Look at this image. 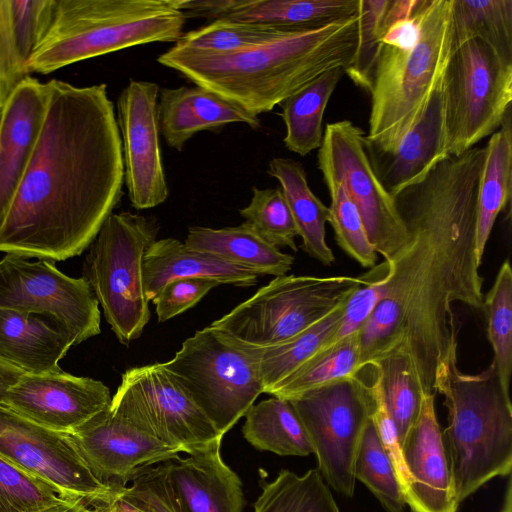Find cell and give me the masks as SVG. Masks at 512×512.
Instances as JSON below:
<instances>
[{"label": "cell", "instance_id": "1", "mask_svg": "<svg viewBox=\"0 0 512 512\" xmlns=\"http://www.w3.org/2000/svg\"><path fill=\"white\" fill-rule=\"evenodd\" d=\"M485 147L447 156L394 196L405 247L378 266L382 298L358 330L361 366L404 355L423 394L435 395L439 365L457 350L453 303L483 308L476 205Z\"/></svg>", "mask_w": 512, "mask_h": 512}, {"label": "cell", "instance_id": "2", "mask_svg": "<svg viewBox=\"0 0 512 512\" xmlns=\"http://www.w3.org/2000/svg\"><path fill=\"white\" fill-rule=\"evenodd\" d=\"M39 137L7 214L0 251L63 261L80 255L123 195L122 142L107 85L46 82Z\"/></svg>", "mask_w": 512, "mask_h": 512}, {"label": "cell", "instance_id": "3", "mask_svg": "<svg viewBox=\"0 0 512 512\" xmlns=\"http://www.w3.org/2000/svg\"><path fill=\"white\" fill-rule=\"evenodd\" d=\"M357 38L356 15L319 26L289 28L270 41L232 54H198L171 47L157 61L259 116L323 73L348 67Z\"/></svg>", "mask_w": 512, "mask_h": 512}, {"label": "cell", "instance_id": "4", "mask_svg": "<svg viewBox=\"0 0 512 512\" xmlns=\"http://www.w3.org/2000/svg\"><path fill=\"white\" fill-rule=\"evenodd\" d=\"M434 389L447 408L442 436L460 504L492 478L511 473V398L493 363L478 374L463 373L457 350L439 365Z\"/></svg>", "mask_w": 512, "mask_h": 512}, {"label": "cell", "instance_id": "5", "mask_svg": "<svg viewBox=\"0 0 512 512\" xmlns=\"http://www.w3.org/2000/svg\"><path fill=\"white\" fill-rule=\"evenodd\" d=\"M186 21L176 0H54L49 25L30 56V72L154 42H174Z\"/></svg>", "mask_w": 512, "mask_h": 512}, {"label": "cell", "instance_id": "6", "mask_svg": "<svg viewBox=\"0 0 512 512\" xmlns=\"http://www.w3.org/2000/svg\"><path fill=\"white\" fill-rule=\"evenodd\" d=\"M419 29L407 46L382 44L365 148L392 149L424 112L452 53V0H422Z\"/></svg>", "mask_w": 512, "mask_h": 512}, {"label": "cell", "instance_id": "7", "mask_svg": "<svg viewBox=\"0 0 512 512\" xmlns=\"http://www.w3.org/2000/svg\"><path fill=\"white\" fill-rule=\"evenodd\" d=\"M362 284L364 276H278L210 326L234 345L271 347L325 317Z\"/></svg>", "mask_w": 512, "mask_h": 512}, {"label": "cell", "instance_id": "8", "mask_svg": "<svg viewBox=\"0 0 512 512\" xmlns=\"http://www.w3.org/2000/svg\"><path fill=\"white\" fill-rule=\"evenodd\" d=\"M155 218L129 211L112 213L91 243L84 265L104 316L120 343L139 338L150 320L143 285V257L156 240Z\"/></svg>", "mask_w": 512, "mask_h": 512}, {"label": "cell", "instance_id": "9", "mask_svg": "<svg viewBox=\"0 0 512 512\" xmlns=\"http://www.w3.org/2000/svg\"><path fill=\"white\" fill-rule=\"evenodd\" d=\"M162 364L222 436L264 393L256 351L226 341L211 326Z\"/></svg>", "mask_w": 512, "mask_h": 512}, {"label": "cell", "instance_id": "10", "mask_svg": "<svg viewBox=\"0 0 512 512\" xmlns=\"http://www.w3.org/2000/svg\"><path fill=\"white\" fill-rule=\"evenodd\" d=\"M441 90L446 154L458 156L502 125L511 109L512 63L471 39L452 51Z\"/></svg>", "mask_w": 512, "mask_h": 512}, {"label": "cell", "instance_id": "11", "mask_svg": "<svg viewBox=\"0 0 512 512\" xmlns=\"http://www.w3.org/2000/svg\"><path fill=\"white\" fill-rule=\"evenodd\" d=\"M297 413L326 482L352 497L354 461L372 400L360 372L289 399Z\"/></svg>", "mask_w": 512, "mask_h": 512}, {"label": "cell", "instance_id": "12", "mask_svg": "<svg viewBox=\"0 0 512 512\" xmlns=\"http://www.w3.org/2000/svg\"><path fill=\"white\" fill-rule=\"evenodd\" d=\"M109 409L181 453L207 448L223 438L162 363L126 370Z\"/></svg>", "mask_w": 512, "mask_h": 512}, {"label": "cell", "instance_id": "13", "mask_svg": "<svg viewBox=\"0 0 512 512\" xmlns=\"http://www.w3.org/2000/svg\"><path fill=\"white\" fill-rule=\"evenodd\" d=\"M364 136L365 132L349 120L327 124L318 148V168L342 180L370 243L388 261L405 247L409 236L394 197L371 165Z\"/></svg>", "mask_w": 512, "mask_h": 512}, {"label": "cell", "instance_id": "14", "mask_svg": "<svg viewBox=\"0 0 512 512\" xmlns=\"http://www.w3.org/2000/svg\"><path fill=\"white\" fill-rule=\"evenodd\" d=\"M0 308L58 321L74 346L101 331L99 303L87 280L65 275L49 260L16 254L0 259Z\"/></svg>", "mask_w": 512, "mask_h": 512}, {"label": "cell", "instance_id": "15", "mask_svg": "<svg viewBox=\"0 0 512 512\" xmlns=\"http://www.w3.org/2000/svg\"><path fill=\"white\" fill-rule=\"evenodd\" d=\"M0 457L51 484L64 498L88 506L112 502L124 486L99 480L67 434L46 429L0 404Z\"/></svg>", "mask_w": 512, "mask_h": 512}, {"label": "cell", "instance_id": "16", "mask_svg": "<svg viewBox=\"0 0 512 512\" xmlns=\"http://www.w3.org/2000/svg\"><path fill=\"white\" fill-rule=\"evenodd\" d=\"M159 86L131 79L117 100L124 163V183L133 208H154L168 198L159 143Z\"/></svg>", "mask_w": 512, "mask_h": 512}, {"label": "cell", "instance_id": "17", "mask_svg": "<svg viewBox=\"0 0 512 512\" xmlns=\"http://www.w3.org/2000/svg\"><path fill=\"white\" fill-rule=\"evenodd\" d=\"M111 399L101 381L59 369L24 373L8 390L3 405L46 429L69 434L106 410Z\"/></svg>", "mask_w": 512, "mask_h": 512}, {"label": "cell", "instance_id": "18", "mask_svg": "<svg viewBox=\"0 0 512 512\" xmlns=\"http://www.w3.org/2000/svg\"><path fill=\"white\" fill-rule=\"evenodd\" d=\"M67 435L91 472L111 486H126L142 470L181 453L137 429L109 407Z\"/></svg>", "mask_w": 512, "mask_h": 512}, {"label": "cell", "instance_id": "19", "mask_svg": "<svg viewBox=\"0 0 512 512\" xmlns=\"http://www.w3.org/2000/svg\"><path fill=\"white\" fill-rule=\"evenodd\" d=\"M434 394H424L419 416L401 444L408 478L405 502L413 512H457L448 458Z\"/></svg>", "mask_w": 512, "mask_h": 512}, {"label": "cell", "instance_id": "20", "mask_svg": "<svg viewBox=\"0 0 512 512\" xmlns=\"http://www.w3.org/2000/svg\"><path fill=\"white\" fill-rule=\"evenodd\" d=\"M46 106V83L29 76L19 84L1 110L0 225L36 146Z\"/></svg>", "mask_w": 512, "mask_h": 512}, {"label": "cell", "instance_id": "21", "mask_svg": "<svg viewBox=\"0 0 512 512\" xmlns=\"http://www.w3.org/2000/svg\"><path fill=\"white\" fill-rule=\"evenodd\" d=\"M366 152L377 177L392 197L424 179L447 157L441 83L418 121L392 149L386 152L366 149Z\"/></svg>", "mask_w": 512, "mask_h": 512}, {"label": "cell", "instance_id": "22", "mask_svg": "<svg viewBox=\"0 0 512 512\" xmlns=\"http://www.w3.org/2000/svg\"><path fill=\"white\" fill-rule=\"evenodd\" d=\"M221 442L164 463L184 512L243 511L242 483L224 462Z\"/></svg>", "mask_w": 512, "mask_h": 512}, {"label": "cell", "instance_id": "23", "mask_svg": "<svg viewBox=\"0 0 512 512\" xmlns=\"http://www.w3.org/2000/svg\"><path fill=\"white\" fill-rule=\"evenodd\" d=\"M158 98L160 134L177 151L200 131L230 123H245L253 129L261 125L259 116L197 85L162 88Z\"/></svg>", "mask_w": 512, "mask_h": 512}, {"label": "cell", "instance_id": "24", "mask_svg": "<svg viewBox=\"0 0 512 512\" xmlns=\"http://www.w3.org/2000/svg\"><path fill=\"white\" fill-rule=\"evenodd\" d=\"M72 346L69 332L58 321L0 308V360L23 373L61 369L58 363Z\"/></svg>", "mask_w": 512, "mask_h": 512}, {"label": "cell", "instance_id": "25", "mask_svg": "<svg viewBox=\"0 0 512 512\" xmlns=\"http://www.w3.org/2000/svg\"><path fill=\"white\" fill-rule=\"evenodd\" d=\"M143 285L145 296L152 301L169 281L180 278H201L219 285L249 287L257 283L259 275L216 255L193 250L174 238L155 240L143 257Z\"/></svg>", "mask_w": 512, "mask_h": 512}, {"label": "cell", "instance_id": "26", "mask_svg": "<svg viewBox=\"0 0 512 512\" xmlns=\"http://www.w3.org/2000/svg\"><path fill=\"white\" fill-rule=\"evenodd\" d=\"M186 247L221 257L260 277L286 275L294 262L292 255L269 244L244 222L235 227H190Z\"/></svg>", "mask_w": 512, "mask_h": 512}, {"label": "cell", "instance_id": "27", "mask_svg": "<svg viewBox=\"0 0 512 512\" xmlns=\"http://www.w3.org/2000/svg\"><path fill=\"white\" fill-rule=\"evenodd\" d=\"M267 173L280 184L303 250L321 264L332 265L335 257L325 238L329 208L309 187L303 165L291 158L276 157L269 162Z\"/></svg>", "mask_w": 512, "mask_h": 512}, {"label": "cell", "instance_id": "28", "mask_svg": "<svg viewBox=\"0 0 512 512\" xmlns=\"http://www.w3.org/2000/svg\"><path fill=\"white\" fill-rule=\"evenodd\" d=\"M512 192V112L485 147L476 205V255L481 263L498 215L505 210Z\"/></svg>", "mask_w": 512, "mask_h": 512}, {"label": "cell", "instance_id": "29", "mask_svg": "<svg viewBox=\"0 0 512 512\" xmlns=\"http://www.w3.org/2000/svg\"><path fill=\"white\" fill-rule=\"evenodd\" d=\"M358 6L359 0H226L221 18L288 28L313 27L356 16Z\"/></svg>", "mask_w": 512, "mask_h": 512}, {"label": "cell", "instance_id": "30", "mask_svg": "<svg viewBox=\"0 0 512 512\" xmlns=\"http://www.w3.org/2000/svg\"><path fill=\"white\" fill-rule=\"evenodd\" d=\"M344 74L342 67L327 71L280 104L286 130L283 142L288 150L306 156L320 147L324 111Z\"/></svg>", "mask_w": 512, "mask_h": 512}, {"label": "cell", "instance_id": "31", "mask_svg": "<svg viewBox=\"0 0 512 512\" xmlns=\"http://www.w3.org/2000/svg\"><path fill=\"white\" fill-rule=\"evenodd\" d=\"M244 438L253 447L280 456H307L313 449L289 400L271 397L245 413Z\"/></svg>", "mask_w": 512, "mask_h": 512}, {"label": "cell", "instance_id": "32", "mask_svg": "<svg viewBox=\"0 0 512 512\" xmlns=\"http://www.w3.org/2000/svg\"><path fill=\"white\" fill-rule=\"evenodd\" d=\"M452 37L453 50L477 38L512 63V0H452Z\"/></svg>", "mask_w": 512, "mask_h": 512}, {"label": "cell", "instance_id": "33", "mask_svg": "<svg viewBox=\"0 0 512 512\" xmlns=\"http://www.w3.org/2000/svg\"><path fill=\"white\" fill-rule=\"evenodd\" d=\"M347 300L292 338L271 347L252 348L259 358L264 393L271 395L282 381L331 339L339 327Z\"/></svg>", "mask_w": 512, "mask_h": 512}, {"label": "cell", "instance_id": "34", "mask_svg": "<svg viewBox=\"0 0 512 512\" xmlns=\"http://www.w3.org/2000/svg\"><path fill=\"white\" fill-rule=\"evenodd\" d=\"M362 369L358 331L319 349L271 393L292 399L309 390L355 376Z\"/></svg>", "mask_w": 512, "mask_h": 512}, {"label": "cell", "instance_id": "35", "mask_svg": "<svg viewBox=\"0 0 512 512\" xmlns=\"http://www.w3.org/2000/svg\"><path fill=\"white\" fill-rule=\"evenodd\" d=\"M253 512H340L318 469L298 475L282 469L262 485Z\"/></svg>", "mask_w": 512, "mask_h": 512}, {"label": "cell", "instance_id": "36", "mask_svg": "<svg viewBox=\"0 0 512 512\" xmlns=\"http://www.w3.org/2000/svg\"><path fill=\"white\" fill-rule=\"evenodd\" d=\"M367 366L372 369L378 381L401 446L419 416L424 394L408 359L402 354H387Z\"/></svg>", "mask_w": 512, "mask_h": 512}, {"label": "cell", "instance_id": "37", "mask_svg": "<svg viewBox=\"0 0 512 512\" xmlns=\"http://www.w3.org/2000/svg\"><path fill=\"white\" fill-rule=\"evenodd\" d=\"M287 29L289 28L220 18L197 29L183 32L172 47L198 54H232L270 41Z\"/></svg>", "mask_w": 512, "mask_h": 512}, {"label": "cell", "instance_id": "38", "mask_svg": "<svg viewBox=\"0 0 512 512\" xmlns=\"http://www.w3.org/2000/svg\"><path fill=\"white\" fill-rule=\"evenodd\" d=\"M487 335L493 361L504 391L510 394L512 373V269L508 260L501 265L494 283L483 297Z\"/></svg>", "mask_w": 512, "mask_h": 512}, {"label": "cell", "instance_id": "39", "mask_svg": "<svg viewBox=\"0 0 512 512\" xmlns=\"http://www.w3.org/2000/svg\"><path fill=\"white\" fill-rule=\"evenodd\" d=\"M354 477L368 487L387 511H403L406 502L396 470L371 417L357 448Z\"/></svg>", "mask_w": 512, "mask_h": 512}, {"label": "cell", "instance_id": "40", "mask_svg": "<svg viewBox=\"0 0 512 512\" xmlns=\"http://www.w3.org/2000/svg\"><path fill=\"white\" fill-rule=\"evenodd\" d=\"M321 173L331 198L328 222L337 244L362 267H373L377 252L368 239L360 214L342 180L328 172Z\"/></svg>", "mask_w": 512, "mask_h": 512}, {"label": "cell", "instance_id": "41", "mask_svg": "<svg viewBox=\"0 0 512 512\" xmlns=\"http://www.w3.org/2000/svg\"><path fill=\"white\" fill-rule=\"evenodd\" d=\"M244 223L269 244L297 251V228L280 187L259 189L253 187L247 206L240 209Z\"/></svg>", "mask_w": 512, "mask_h": 512}, {"label": "cell", "instance_id": "42", "mask_svg": "<svg viewBox=\"0 0 512 512\" xmlns=\"http://www.w3.org/2000/svg\"><path fill=\"white\" fill-rule=\"evenodd\" d=\"M388 0H359L357 47L345 74L370 93L384 35L383 17Z\"/></svg>", "mask_w": 512, "mask_h": 512}, {"label": "cell", "instance_id": "43", "mask_svg": "<svg viewBox=\"0 0 512 512\" xmlns=\"http://www.w3.org/2000/svg\"><path fill=\"white\" fill-rule=\"evenodd\" d=\"M66 499L48 482L0 457V500L11 512H38Z\"/></svg>", "mask_w": 512, "mask_h": 512}, {"label": "cell", "instance_id": "44", "mask_svg": "<svg viewBox=\"0 0 512 512\" xmlns=\"http://www.w3.org/2000/svg\"><path fill=\"white\" fill-rule=\"evenodd\" d=\"M12 31L23 60H28L43 37L54 0H9Z\"/></svg>", "mask_w": 512, "mask_h": 512}, {"label": "cell", "instance_id": "45", "mask_svg": "<svg viewBox=\"0 0 512 512\" xmlns=\"http://www.w3.org/2000/svg\"><path fill=\"white\" fill-rule=\"evenodd\" d=\"M31 76L14 39L9 0H0V111L27 77Z\"/></svg>", "mask_w": 512, "mask_h": 512}, {"label": "cell", "instance_id": "46", "mask_svg": "<svg viewBox=\"0 0 512 512\" xmlns=\"http://www.w3.org/2000/svg\"><path fill=\"white\" fill-rule=\"evenodd\" d=\"M215 281L201 278H180L166 283L152 300L158 322H165L196 305Z\"/></svg>", "mask_w": 512, "mask_h": 512}, {"label": "cell", "instance_id": "47", "mask_svg": "<svg viewBox=\"0 0 512 512\" xmlns=\"http://www.w3.org/2000/svg\"><path fill=\"white\" fill-rule=\"evenodd\" d=\"M126 491L152 512H184L168 478L164 463L142 470Z\"/></svg>", "mask_w": 512, "mask_h": 512}, {"label": "cell", "instance_id": "48", "mask_svg": "<svg viewBox=\"0 0 512 512\" xmlns=\"http://www.w3.org/2000/svg\"><path fill=\"white\" fill-rule=\"evenodd\" d=\"M106 505L112 512H152L143 502L129 494L126 486L112 502Z\"/></svg>", "mask_w": 512, "mask_h": 512}, {"label": "cell", "instance_id": "49", "mask_svg": "<svg viewBox=\"0 0 512 512\" xmlns=\"http://www.w3.org/2000/svg\"><path fill=\"white\" fill-rule=\"evenodd\" d=\"M24 373L0 360V404H4L8 390Z\"/></svg>", "mask_w": 512, "mask_h": 512}, {"label": "cell", "instance_id": "50", "mask_svg": "<svg viewBox=\"0 0 512 512\" xmlns=\"http://www.w3.org/2000/svg\"><path fill=\"white\" fill-rule=\"evenodd\" d=\"M90 507L81 499H66L63 502L38 512H85Z\"/></svg>", "mask_w": 512, "mask_h": 512}, {"label": "cell", "instance_id": "51", "mask_svg": "<svg viewBox=\"0 0 512 512\" xmlns=\"http://www.w3.org/2000/svg\"><path fill=\"white\" fill-rule=\"evenodd\" d=\"M85 512H112L108 506L106 505H99L94 507H88Z\"/></svg>", "mask_w": 512, "mask_h": 512}, {"label": "cell", "instance_id": "52", "mask_svg": "<svg viewBox=\"0 0 512 512\" xmlns=\"http://www.w3.org/2000/svg\"><path fill=\"white\" fill-rule=\"evenodd\" d=\"M0 512H11L1 500H0Z\"/></svg>", "mask_w": 512, "mask_h": 512}, {"label": "cell", "instance_id": "53", "mask_svg": "<svg viewBox=\"0 0 512 512\" xmlns=\"http://www.w3.org/2000/svg\"><path fill=\"white\" fill-rule=\"evenodd\" d=\"M501 512H512V508L509 505H505L502 507Z\"/></svg>", "mask_w": 512, "mask_h": 512}, {"label": "cell", "instance_id": "54", "mask_svg": "<svg viewBox=\"0 0 512 512\" xmlns=\"http://www.w3.org/2000/svg\"><path fill=\"white\" fill-rule=\"evenodd\" d=\"M0 117H1V111H0Z\"/></svg>", "mask_w": 512, "mask_h": 512}, {"label": "cell", "instance_id": "55", "mask_svg": "<svg viewBox=\"0 0 512 512\" xmlns=\"http://www.w3.org/2000/svg\"><path fill=\"white\" fill-rule=\"evenodd\" d=\"M107 506V505H106ZM109 508V507H108ZM110 509V508H109Z\"/></svg>", "mask_w": 512, "mask_h": 512}]
</instances>
